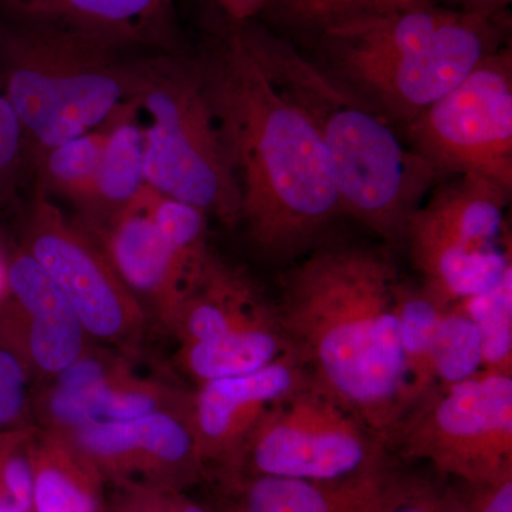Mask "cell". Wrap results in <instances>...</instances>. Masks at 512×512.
<instances>
[{
	"label": "cell",
	"instance_id": "obj_1",
	"mask_svg": "<svg viewBox=\"0 0 512 512\" xmlns=\"http://www.w3.org/2000/svg\"><path fill=\"white\" fill-rule=\"evenodd\" d=\"M239 188V224L271 261L301 258L343 212L328 154L272 82L239 23L220 20L195 56Z\"/></svg>",
	"mask_w": 512,
	"mask_h": 512
},
{
	"label": "cell",
	"instance_id": "obj_2",
	"mask_svg": "<svg viewBox=\"0 0 512 512\" xmlns=\"http://www.w3.org/2000/svg\"><path fill=\"white\" fill-rule=\"evenodd\" d=\"M403 282L392 256L356 245L308 252L276 306L315 382L389 444L409 410L399 330Z\"/></svg>",
	"mask_w": 512,
	"mask_h": 512
},
{
	"label": "cell",
	"instance_id": "obj_3",
	"mask_svg": "<svg viewBox=\"0 0 512 512\" xmlns=\"http://www.w3.org/2000/svg\"><path fill=\"white\" fill-rule=\"evenodd\" d=\"M279 90L305 113L328 154L343 212L390 244L443 180L366 100L259 22L239 23Z\"/></svg>",
	"mask_w": 512,
	"mask_h": 512
},
{
	"label": "cell",
	"instance_id": "obj_4",
	"mask_svg": "<svg viewBox=\"0 0 512 512\" xmlns=\"http://www.w3.org/2000/svg\"><path fill=\"white\" fill-rule=\"evenodd\" d=\"M143 53L0 16V90L25 131L32 168L40 154L96 130L133 97Z\"/></svg>",
	"mask_w": 512,
	"mask_h": 512
},
{
	"label": "cell",
	"instance_id": "obj_5",
	"mask_svg": "<svg viewBox=\"0 0 512 512\" xmlns=\"http://www.w3.org/2000/svg\"><path fill=\"white\" fill-rule=\"evenodd\" d=\"M131 99L150 117L144 144L147 187L238 227L237 177L197 59L178 52L143 53Z\"/></svg>",
	"mask_w": 512,
	"mask_h": 512
},
{
	"label": "cell",
	"instance_id": "obj_6",
	"mask_svg": "<svg viewBox=\"0 0 512 512\" xmlns=\"http://www.w3.org/2000/svg\"><path fill=\"white\" fill-rule=\"evenodd\" d=\"M457 177L417 208L404 235L421 291L443 309L488 291L512 271L505 237L511 191L480 175Z\"/></svg>",
	"mask_w": 512,
	"mask_h": 512
},
{
	"label": "cell",
	"instance_id": "obj_7",
	"mask_svg": "<svg viewBox=\"0 0 512 512\" xmlns=\"http://www.w3.org/2000/svg\"><path fill=\"white\" fill-rule=\"evenodd\" d=\"M441 476L483 487L512 476V375L437 384L397 424L387 448Z\"/></svg>",
	"mask_w": 512,
	"mask_h": 512
},
{
	"label": "cell",
	"instance_id": "obj_8",
	"mask_svg": "<svg viewBox=\"0 0 512 512\" xmlns=\"http://www.w3.org/2000/svg\"><path fill=\"white\" fill-rule=\"evenodd\" d=\"M387 463L389 448L383 441L312 377L256 424L235 481L244 477L343 480Z\"/></svg>",
	"mask_w": 512,
	"mask_h": 512
},
{
	"label": "cell",
	"instance_id": "obj_9",
	"mask_svg": "<svg viewBox=\"0 0 512 512\" xmlns=\"http://www.w3.org/2000/svg\"><path fill=\"white\" fill-rule=\"evenodd\" d=\"M400 133L441 178L480 175L512 191L511 46L485 56Z\"/></svg>",
	"mask_w": 512,
	"mask_h": 512
},
{
	"label": "cell",
	"instance_id": "obj_10",
	"mask_svg": "<svg viewBox=\"0 0 512 512\" xmlns=\"http://www.w3.org/2000/svg\"><path fill=\"white\" fill-rule=\"evenodd\" d=\"M20 248L59 286L89 339L123 353L137 350L146 330V312L96 238L67 220L36 187L23 217Z\"/></svg>",
	"mask_w": 512,
	"mask_h": 512
},
{
	"label": "cell",
	"instance_id": "obj_11",
	"mask_svg": "<svg viewBox=\"0 0 512 512\" xmlns=\"http://www.w3.org/2000/svg\"><path fill=\"white\" fill-rule=\"evenodd\" d=\"M510 36L508 10H458L430 42L338 80L402 131L485 56L510 45Z\"/></svg>",
	"mask_w": 512,
	"mask_h": 512
},
{
	"label": "cell",
	"instance_id": "obj_12",
	"mask_svg": "<svg viewBox=\"0 0 512 512\" xmlns=\"http://www.w3.org/2000/svg\"><path fill=\"white\" fill-rule=\"evenodd\" d=\"M63 433L101 477L114 484L143 481L184 490L207 471L198 456L191 407L87 424Z\"/></svg>",
	"mask_w": 512,
	"mask_h": 512
},
{
	"label": "cell",
	"instance_id": "obj_13",
	"mask_svg": "<svg viewBox=\"0 0 512 512\" xmlns=\"http://www.w3.org/2000/svg\"><path fill=\"white\" fill-rule=\"evenodd\" d=\"M312 379L295 350L247 375L198 384L191 394V426L205 470L217 467L229 485L256 424L274 404Z\"/></svg>",
	"mask_w": 512,
	"mask_h": 512
},
{
	"label": "cell",
	"instance_id": "obj_14",
	"mask_svg": "<svg viewBox=\"0 0 512 512\" xmlns=\"http://www.w3.org/2000/svg\"><path fill=\"white\" fill-rule=\"evenodd\" d=\"M8 292L0 299V346L28 373L52 380L89 349V336L66 296L25 249L6 261Z\"/></svg>",
	"mask_w": 512,
	"mask_h": 512
},
{
	"label": "cell",
	"instance_id": "obj_15",
	"mask_svg": "<svg viewBox=\"0 0 512 512\" xmlns=\"http://www.w3.org/2000/svg\"><path fill=\"white\" fill-rule=\"evenodd\" d=\"M138 198L106 224L83 228L99 242L147 318L153 315L161 326L170 330L175 312L195 275L188 274L175 258Z\"/></svg>",
	"mask_w": 512,
	"mask_h": 512
},
{
	"label": "cell",
	"instance_id": "obj_16",
	"mask_svg": "<svg viewBox=\"0 0 512 512\" xmlns=\"http://www.w3.org/2000/svg\"><path fill=\"white\" fill-rule=\"evenodd\" d=\"M175 0H0V16L45 23L137 52H177Z\"/></svg>",
	"mask_w": 512,
	"mask_h": 512
},
{
	"label": "cell",
	"instance_id": "obj_17",
	"mask_svg": "<svg viewBox=\"0 0 512 512\" xmlns=\"http://www.w3.org/2000/svg\"><path fill=\"white\" fill-rule=\"evenodd\" d=\"M416 480L394 468L392 461L343 480L244 477L229 485L238 494L231 512H387Z\"/></svg>",
	"mask_w": 512,
	"mask_h": 512
},
{
	"label": "cell",
	"instance_id": "obj_18",
	"mask_svg": "<svg viewBox=\"0 0 512 512\" xmlns=\"http://www.w3.org/2000/svg\"><path fill=\"white\" fill-rule=\"evenodd\" d=\"M191 394L137 375L126 357L93 382L74 389L50 386L40 400L45 429L69 431L103 421L137 419L147 414L187 410Z\"/></svg>",
	"mask_w": 512,
	"mask_h": 512
},
{
	"label": "cell",
	"instance_id": "obj_19",
	"mask_svg": "<svg viewBox=\"0 0 512 512\" xmlns=\"http://www.w3.org/2000/svg\"><path fill=\"white\" fill-rule=\"evenodd\" d=\"M278 320L276 306L266 301L247 276L210 251L181 299L170 332L180 345H191Z\"/></svg>",
	"mask_w": 512,
	"mask_h": 512
},
{
	"label": "cell",
	"instance_id": "obj_20",
	"mask_svg": "<svg viewBox=\"0 0 512 512\" xmlns=\"http://www.w3.org/2000/svg\"><path fill=\"white\" fill-rule=\"evenodd\" d=\"M141 113L137 100L128 99L101 124L103 143L96 190L89 211L76 221L82 227L106 224L134 204L146 188V126L141 124Z\"/></svg>",
	"mask_w": 512,
	"mask_h": 512
},
{
	"label": "cell",
	"instance_id": "obj_21",
	"mask_svg": "<svg viewBox=\"0 0 512 512\" xmlns=\"http://www.w3.org/2000/svg\"><path fill=\"white\" fill-rule=\"evenodd\" d=\"M32 512H110L106 480L63 431L36 427Z\"/></svg>",
	"mask_w": 512,
	"mask_h": 512
},
{
	"label": "cell",
	"instance_id": "obj_22",
	"mask_svg": "<svg viewBox=\"0 0 512 512\" xmlns=\"http://www.w3.org/2000/svg\"><path fill=\"white\" fill-rule=\"evenodd\" d=\"M292 349L279 319L212 342L181 345L177 362L201 384L256 372Z\"/></svg>",
	"mask_w": 512,
	"mask_h": 512
},
{
	"label": "cell",
	"instance_id": "obj_23",
	"mask_svg": "<svg viewBox=\"0 0 512 512\" xmlns=\"http://www.w3.org/2000/svg\"><path fill=\"white\" fill-rule=\"evenodd\" d=\"M101 126L66 143L49 148L33 164L35 187L47 197L57 195L87 214L92 205L99 171Z\"/></svg>",
	"mask_w": 512,
	"mask_h": 512
},
{
	"label": "cell",
	"instance_id": "obj_24",
	"mask_svg": "<svg viewBox=\"0 0 512 512\" xmlns=\"http://www.w3.org/2000/svg\"><path fill=\"white\" fill-rule=\"evenodd\" d=\"M444 311L421 288L414 289L404 282L400 286V348L409 410L436 386L434 348Z\"/></svg>",
	"mask_w": 512,
	"mask_h": 512
},
{
	"label": "cell",
	"instance_id": "obj_25",
	"mask_svg": "<svg viewBox=\"0 0 512 512\" xmlns=\"http://www.w3.org/2000/svg\"><path fill=\"white\" fill-rule=\"evenodd\" d=\"M138 200L181 266L188 274L197 275L211 251L207 212L151 190L147 185Z\"/></svg>",
	"mask_w": 512,
	"mask_h": 512
},
{
	"label": "cell",
	"instance_id": "obj_26",
	"mask_svg": "<svg viewBox=\"0 0 512 512\" xmlns=\"http://www.w3.org/2000/svg\"><path fill=\"white\" fill-rule=\"evenodd\" d=\"M414 2L417 0H274L262 20L269 19L308 42L333 26Z\"/></svg>",
	"mask_w": 512,
	"mask_h": 512
},
{
	"label": "cell",
	"instance_id": "obj_27",
	"mask_svg": "<svg viewBox=\"0 0 512 512\" xmlns=\"http://www.w3.org/2000/svg\"><path fill=\"white\" fill-rule=\"evenodd\" d=\"M457 305L480 332L484 370L512 375V271L493 288Z\"/></svg>",
	"mask_w": 512,
	"mask_h": 512
},
{
	"label": "cell",
	"instance_id": "obj_28",
	"mask_svg": "<svg viewBox=\"0 0 512 512\" xmlns=\"http://www.w3.org/2000/svg\"><path fill=\"white\" fill-rule=\"evenodd\" d=\"M484 370L483 346L476 323L458 305L446 309L441 318L434 348L437 384L470 379Z\"/></svg>",
	"mask_w": 512,
	"mask_h": 512
},
{
	"label": "cell",
	"instance_id": "obj_29",
	"mask_svg": "<svg viewBox=\"0 0 512 512\" xmlns=\"http://www.w3.org/2000/svg\"><path fill=\"white\" fill-rule=\"evenodd\" d=\"M32 173L25 131L12 104L0 90V210L15 201Z\"/></svg>",
	"mask_w": 512,
	"mask_h": 512
},
{
	"label": "cell",
	"instance_id": "obj_30",
	"mask_svg": "<svg viewBox=\"0 0 512 512\" xmlns=\"http://www.w3.org/2000/svg\"><path fill=\"white\" fill-rule=\"evenodd\" d=\"M116 485L110 512H210L177 488L143 481H123Z\"/></svg>",
	"mask_w": 512,
	"mask_h": 512
},
{
	"label": "cell",
	"instance_id": "obj_31",
	"mask_svg": "<svg viewBox=\"0 0 512 512\" xmlns=\"http://www.w3.org/2000/svg\"><path fill=\"white\" fill-rule=\"evenodd\" d=\"M28 380L22 360L0 346V433L33 426Z\"/></svg>",
	"mask_w": 512,
	"mask_h": 512
},
{
	"label": "cell",
	"instance_id": "obj_32",
	"mask_svg": "<svg viewBox=\"0 0 512 512\" xmlns=\"http://www.w3.org/2000/svg\"><path fill=\"white\" fill-rule=\"evenodd\" d=\"M467 491L419 480L387 512H464Z\"/></svg>",
	"mask_w": 512,
	"mask_h": 512
},
{
	"label": "cell",
	"instance_id": "obj_33",
	"mask_svg": "<svg viewBox=\"0 0 512 512\" xmlns=\"http://www.w3.org/2000/svg\"><path fill=\"white\" fill-rule=\"evenodd\" d=\"M464 512H512V476L483 487H466Z\"/></svg>",
	"mask_w": 512,
	"mask_h": 512
},
{
	"label": "cell",
	"instance_id": "obj_34",
	"mask_svg": "<svg viewBox=\"0 0 512 512\" xmlns=\"http://www.w3.org/2000/svg\"><path fill=\"white\" fill-rule=\"evenodd\" d=\"M220 13L222 20L231 23L259 22L274 0H208Z\"/></svg>",
	"mask_w": 512,
	"mask_h": 512
},
{
	"label": "cell",
	"instance_id": "obj_35",
	"mask_svg": "<svg viewBox=\"0 0 512 512\" xmlns=\"http://www.w3.org/2000/svg\"><path fill=\"white\" fill-rule=\"evenodd\" d=\"M451 9L466 12H501L508 10L511 0H446Z\"/></svg>",
	"mask_w": 512,
	"mask_h": 512
},
{
	"label": "cell",
	"instance_id": "obj_36",
	"mask_svg": "<svg viewBox=\"0 0 512 512\" xmlns=\"http://www.w3.org/2000/svg\"><path fill=\"white\" fill-rule=\"evenodd\" d=\"M8 292V282H6V261L0 258V299Z\"/></svg>",
	"mask_w": 512,
	"mask_h": 512
}]
</instances>
